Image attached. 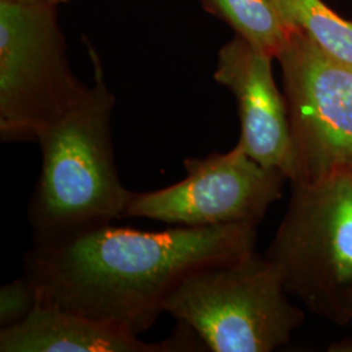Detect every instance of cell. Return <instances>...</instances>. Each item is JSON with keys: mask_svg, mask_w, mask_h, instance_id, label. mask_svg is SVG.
<instances>
[{"mask_svg": "<svg viewBox=\"0 0 352 352\" xmlns=\"http://www.w3.org/2000/svg\"><path fill=\"white\" fill-rule=\"evenodd\" d=\"M84 100L38 136L42 170L28 217L33 241L45 243L124 219L131 192L113 157L115 97L101 67Z\"/></svg>", "mask_w": 352, "mask_h": 352, "instance_id": "cell-2", "label": "cell"}, {"mask_svg": "<svg viewBox=\"0 0 352 352\" xmlns=\"http://www.w3.org/2000/svg\"><path fill=\"white\" fill-rule=\"evenodd\" d=\"M164 342L140 340L119 327L38 302L19 324L0 329L1 352H176L206 350L187 325Z\"/></svg>", "mask_w": 352, "mask_h": 352, "instance_id": "cell-9", "label": "cell"}, {"mask_svg": "<svg viewBox=\"0 0 352 352\" xmlns=\"http://www.w3.org/2000/svg\"><path fill=\"white\" fill-rule=\"evenodd\" d=\"M37 289L23 276L0 289V329L21 322L37 305Z\"/></svg>", "mask_w": 352, "mask_h": 352, "instance_id": "cell-12", "label": "cell"}, {"mask_svg": "<svg viewBox=\"0 0 352 352\" xmlns=\"http://www.w3.org/2000/svg\"><path fill=\"white\" fill-rule=\"evenodd\" d=\"M256 240L257 226L248 223L164 231L109 223L33 243L24 256V276L38 302L140 336L186 278L250 254Z\"/></svg>", "mask_w": 352, "mask_h": 352, "instance_id": "cell-1", "label": "cell"}, {"mask_svg": "<svg viewBox=\"0 0 352 352\" xmlns=\"http://www.w3.org/2000/svg\"><path fill=\"white\" fill-rule=\"evenodd\" d=\"M295 157L292 183L352 173V64L298 30L278 55Z\"/></svg>", "mask_w": 352, "mask_h": 352, "instance_id": "cell-6", "label": "cell"}, {"mask_svg": "<svg viewBox=\"0 0 352 352\" xmlns=\"http://www.w3.org/2000/svg\"><path fill=\"white\" fill-rule=\"evenodd\" d=\"M289 30H298L327 55L352 64V21L322 0H274Z\"/></svg>", "mask_w": 352, "mask_h": 352, "instance_id": "cell-11", "label": "cell"}, {"mask_svg": "<svg viewBox=\"0 0 352 352\" xmlns=\"http://www.w3.org/2000/svg\"><path fill=\"white\" fill-rule=\"evenodd\" d=\"M273 60L235 36L218 52L214 80L235 97L241 128L240 148L291 182L295 176L294 145L285 96L273 75Z\"/></svg>", "mask_w": 352, "mask_h": 352, "instance_id": "cell-8", "label": "cell"}, {"mask_svg": "<svg viewBox=\"0 0 352 352\" xmlns=\"http://www.w3.org/2000/svg\"><path fill=\"white\" fill-rule=\"evenodd\" d=\"M287 294L280 270L253 251L192 273L166 299L164 312L192 329L206 351L272 352L304 322Z\"/></svg>", "mask_w": 352, "mask_h": 352, "instance_id": "cell-3", "label": "cell"}, {"mask_svg": "<svg viewBox=\"0 0 352 352\" xmlns=\"http://www.w3.org/2000/svg\"><path fill=\"white\" fill-rule=\"evenodd\" d=\"M266 257L307 309L340 327L352 322V173L292 183Z\"/></svg>", "mask_w": 352, "mask_h": 352, "instance_id": "cell-4", "label": "cell"}, {"mask_svg": "<svg viewBox=\"0 0 352 352\" xmlns=\"http://www.w3.org/2000/svg\"><path fill=\"white\" fill-rule=\"evenodd\" d=\"M21 1H26V3H42V4H50V6H59L62 3H67L69 0H21Z\"/></svg>", "mask_w": 352, "mask_h": 352, "instance_id": "cell-13", "label": "cell"}, {"mask_svg": "<svg viewBox=\"0 0 352 352\" xmlns=\"http://www.w3.org/2000/svg\"><path fill=\"white\" fill-rule=\"evenodd\" d=\"M202 4L226 21L236 36L274 59L287 45L291 30L282 21L274 0H202Z\"/></svg>", "mask_w": 352, "mask_h": 352, "instance_id": "cell-10", "label": "cell"}, {"mask_svg": "<svg viewBox=\"0 0 352 352\" xmlns=\"http://www.w3.org/2000/svg\"><path fill=\"white\" fill-rule=\"evenodd\" d=\"M187 176L149 192H131L124 218L183 227L257 226L282 199L287 177L254 161L236 144L227 153L186 158Z\"/></svg>", "mask_w": 352, "mask_h": 352, "instance_id": "cell-7", "label": "cell"}, {"mask_svg": "<svg viewBox=\"0 0 352 352\" xmlns=\"http://www.w3.org/2000/svg\"><path fill=\"white\" fill-rule=\"evenodd\" d=\"M89 88L71 69L56 6L0 0L1 141H37Z\"/></svg>", "mask_w": 352, "mask_h": 352, "instance_id": "cell-5", "label": "cell"}]
</instances>
